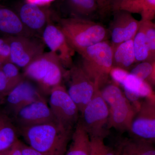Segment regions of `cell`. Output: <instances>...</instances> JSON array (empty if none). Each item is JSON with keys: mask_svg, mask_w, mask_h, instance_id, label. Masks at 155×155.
<instances>
[{"mask_svg": "<svg viewBox=\"0 0 155 155\" xmlns=\"http://www.w3.org/2000/svg\"><path fill=\"white\" fill-rule=\"evenodd\" d=\"M17 128L26 144L45 155H65L74 130L57 120Z\"/></svg>", "mask_w": 155, "mask_h": 155, "instance_id": "obj_1", "label": "cell"}, {"mask_svg": "<svg viewBox=\"0 0 155 155\" xmlns=\"http://www.w3.org/2000/svg\"><path fill=\"white\" fill-rule=\"evenodd\" d=\"M70 46L78 53L98 43L107 40L108 31L90 19L72 17L60 20L58 25Z\"/></svg>", "mask_w": 155, "mask_h": 155, "instance_id": "obj_2", "label": "cell"}, {"mask_svg": "<svg viewBox=\"0 0 155 155\" xmlns=\"http://www.w3.org/2000/svg\"><path fill=\"white\" fill-rule=\"evenodd\" d=\"M54 53H44L24 68L23 76L36 82L43 94L49 95L54 87L62 84L66 71Z\"/></svg>", "mask_w": 155, "mask_h": 155, "instance_id": "obj_3", "label": "cell"}, {"mask_svg": "<svg viewBox=\"0 0 155 155\" xmlns=\"http://www.w3.org/2000/svg\"><path fill=\"white\" fill-rule=\"evenodd\" d=\"M78 54L82 57L81 67L99 89L110 81V72L113 67L110 42L98 43Z\"/></svg>", "mask_w": 155, "mask_h": 155, "instance_id": "obj_4", "label": "cell"}, {"mask_svg": "<svg viewBox=\"0 0 155 155\" xmlns=\"http://www.w3.org/2000/svg\"><path fill=\"white\" fill-rule=\"evenodd\" d=\"M79 121L90 138L104 139L109 133V108L99 89L80 113Z\"/></svg>", "mask_w": 155, "mask_h": 155, "instance_id": "obj_5", "label": "cell"}, {"mask_svg": "<svg viewBox=\"0 0 155 155\" xmlns=\"http://www.w3.org/2000/svg\"><path fill=\"white\" fill-rule=\"evenodd\" d=\"M49 106L58 122L66 127L74 129L79 120V109L63 84L51 91Z\"/></svg>", "mask_w": 155, "mask_h": 155, "instance_id": "obj_6", "label": "cell"}, {"mask_svg": "<svg viewBox=\"0 0 155 155\" xmlns=\"http://www.w3.org/2000/svg\"><path fill=\"white\" fill-rule=\"evenodd\" d=\"M16 12L22 25L33 36L41 38L47 25L52 22L53 13L48 6L25 2L15 6Z\"/></svg>", "mask_w": 155, "mask_h": 155, "instance_id": "obj_7", "label": "cell"}, {"mask_svg": "<svg viewBox=\"0 0 155 155\" xmlns=\"http://www.w3.org/2000/svg\"><path fill=\"white\" fill-rule=\"evenodd\" d=\"M64 78L69 82L68 94L77 106L80 114L99 89L80 65H73L66 71Z\"/></svg>", "mask_w": 155, "mask_h": 155, "instance_id": "obj_8", "label": "cell"}, {"mask_svg": "<svg viewBox=\"0 0 155 155\" xmlns=\"http://www.w3.org/2000/svg\"><path fill=\"white\" fill-rule=\"evenodd\" d=\"M10 48V62L24 69L44 53L46 45L41 38L25 36L6 37Z\"/></svg>", "mask_w": 155, "mask_h": 155, "instance_id": "obj_9", "label": "cell"}, {"mask_svg": "<svg viewBox=\"0 0 155 155\" xmlns=\"http://www.w3.org/2000/svg\"><path fill=\"white\" fill-rule=\"evenodd\" d=\"M128 131L130 137L154 143L155 97L147 98L140 102Z\"/></svg>", "mask_w": 155, "mask_h": 155, "instance_id": "obj_10", "label": "cell"}, {"mask_svg": "<svg viewBox=\"0 0 155 155\" xmlns=\"http://www.w3.org/2000/svg\"><path fill=\"white\" fill-rule=\"evenodd\" d=\"M45 99L38 87L24 78L5 97V111L11 116L25 106Z\"/></svg>", "mask_w": 155, "mask_h": 155, "instance_id": "obj_11", "label": "cell"}, {"mask_svg": "<svg viewBox=\"0 0 155 155\" xmlns=\"http://www.w3.org/2000/svg\"><path fill=\"white\" fill-rule=\"evenodd\" d=\"M41 39L51 51L58 56L64 68L69 69L73 66L72 57L75 51L68 43L59 26L49 22L43 32Z\"/></svg>", "mask_w": 155, "mask_h": 155, "instance_id": "obj_12", "label": "cell"}, {"mask_svg": "<svg viewBox=\"0 0 155 155\" xmlns=\"http://www.w3.org/2000/svg\"><path fill=\"white\" fill-rule=\"evenodd\" d=\"M10 116L17 127H30L56 120L45 99L31 103Z\"/></svg>", "mask_w": 155, "mask_h": 155, "instance_id": "obj_13", "label": "cell"}, {"mask_svg": "<svg viewBox=\"0 0 155 155\" xmlns=\"http://www.w3.org/2000/svg\"><path fill=\"white\" fill-rule=\"evenodd\" d=\"M114 12L115 15L110 27L113 48L123 42L133 39L140 23V20H137L127 11L119 10Z\"/></svg>", "mask_w": 155, "mask_h": 155, "instance_id": "obj_14", "label": "cell"}, {"mask_svg": "<svg viewBox=\"0 0 155 155\" xmlns=\"http://www.w3.org/2000/svg\"><path fill=\"white\" fill-rule=\"evenodd\" d=\"M109 108V129L114 128L122 133L128 131L136 108L125 96Z\"/></svg>", "mask_w": 155, "mask_h": 155, "instance_id": "obj_15", "label": "cell"}, {"mask_svg": "<svg viewBox=\"0 0 155 155\" xmlns=\"http://www.w3.org/2000/svg\"><path fill=\"white\" fill-rule=\"evenodd\" d=\"M122 86L125 96L137 109L140 105L141 98L155 97L152 87L130 72Z\"/></svg>", "mask_w": 155, "mask_h": 155, "instance_id": "obj_16", "label": "cell"}, {"mask_svg": "<svg viewBox=\"0 0 155 155\" xmlns=\"http://www.w3.org/2000/svg\"><path fill=\"white\" fill-rule=\"evenodd\" d=\"M0 33L5 37H34L23 26L14 10L3 5L1 3Z\"/></svg>", "mask_w": 155, "mask_h": 155, "instance_id": "obj_17", "label": "cell"}, {"mask_svg": "<svg viewBox=\"0 0 155 155\" xmlns=\"http://www.w3.org/2000/svg\"><path fill=\"white\" fill-rule=\"evenodd\" d=\"M153 143L140 139L125 137L118 140L115 149L118 155H155Z\"/></svg>", "mask_w": 155, "mask_h": 155, "instance_id": "obj_18", "label": "cell"}, {"mask_svg": "<svg viewBox=\"0 0 155 155\" xmlns=\"http://www.w3.org/2000/svg\"><path fill=\"white\" fill-rule=\"evenodd\" d=\"M18 129L11 116L0 110V153L8 149L19 140Z\"/></svg>", "mask_w": 155, "mask_h": 155, "instance_id": "obj_19", "label": "cell"}, {"mask_svg": "<svg viewBox=\"0 0 155 155\" xmlns=\"http://www.w3.org/2000/svg\"><path fill=\"white\" fill-rule=\"evenodd\" d=\"M119 10L140 14L143 21H152L155 16V0H125L119 5Z\"/></svg>", "mask_w": 155, "mask_h": 155, "instance_id": "obj_20", "label": "cell"}, {"mask_svg": "<svg viewBox=\"0 0 155 155\" xmlns=\"http://www.w3.org/2000/svg\"><path fill=\"white\" fill-rule=\"evenodd\" d=\"M113 48V67L128 69L136 62L133 39L123 42Z\"/></svg>", "mask_w": 155, "mask_h": 155, "instance_id": "obj_21", "label": "cell"}, {"mask_svg": "<svg viewBox=\"0 0 155 155\" xmlns=\"http://www.w3.org/2000/svg\"><path fill=\"white\" fill-rule=\"evenodd\" d=\"M71 143L65 155H89L90 139L78 120L75 125Z\"/></svg>", "mask_w": 155, "mask_h": 155, "instance_id": "obj_22", "label": "cell"}, {"mask_svg": "<svg viewBox=\"0 0 155 155\" xmlns=\"http://www.w3.org/2000/svg\"><path fill=\"white\" fill-rule=\"evenodd\" d=\"M73 17L87 18L98 10L96 0H67Z\"/></svg>", "mask_w": 155, "mask_h": 155, "instance_id": "obj_23", "label": "cell"}, {"mask_svg": "<svg viewBox=\"0 0 155 155\" xmlns=\"http://www.w3.org/2000/svg\"><path fill=\"white\" fill-rule=\"evenodd\" d=\"M140 26L133 39V47L136 61L142 62L149 61V51L143 26L140 20Z\"/></svg>", "mask_w": 155, "mask_h": 155, "instance_id": "obj_24", "label": "cell"}, {"mask_svg": "<svg viewBox=\"0 0 155 155\" xmlns=\"http://www.w3.org/2000/svg\"><path fill=\"white\" fill-rule=\"evenodd\" d=\"M129 72L148 83L152 87L154 86L155 61L140 62Z\"/></svg>", "mask_w": 155, "mask_h": 155, "instance_id": "obj_25", "label": "cell"}, {"mask_svg": "<svg viewBox=\"0 0 155 155\" xmlns=\"http://www.w3.org/2000/svg\"><path fill=\"white\" fill-rule=\"evenodd\" d=\"M99 91L101 95L108 107L113 105L125 97L124 93L120 87L114 81H109L100 89Z\"/></svg>", "mask_w": 155, "mask_h": 155, "instance_id": "obj_26", "label": "cell"}, {"mask_svg": "<svg viewBox=\"0 0 155 155\" xmlns=\"http://www.w3.org/2000/svg\"><path fill=\"white\" fill-rule=\"evenodd\" d=\"M89 155H118L116 149L104 143V139L91 137Z\"/></svg>", "mask_w": 155, "mask_h": 155, "instance_id": "obj_27", "label": "cell"}, {"mask_svg": "<svg viewBox=\"0 0 155 155\" xmlns=\"http://www.w3.org/2000/svg\"><path fill=\"white\" fill-rule=\"evenodd\" d=\"M141 21L149 51L150 61H155V25L152 21Z\"/></svg>", "mask_w": 155, "mask_h": 155, "instance_id": "obj_28", "label": "cell"}, {"mask_svg": "<svg viewBox=\"0 0 155 155\" xmlns=\"http://www.w3.org/2000/svg\"><path fill=\"white\" fill-rule=\"evenodd\" d=\"M0 69L14 87L25 78L19 72V67L12 62L5 63L0 67Z\"/></svg>", "mask_w": 155, "mask_h": 155, "instance_id": "obj_29", "label": "cell"}, {"mask_svg": "<svg viewBox=\"0 0 155 155\" xmlns=\"http://www.w3.org/2000/svg\"><path fill=\"white\" fill-rule=\"evenodd\" d=\"M129 74L126 69L119 67H113L110 72V77L114 83L119 86H122L125 78Z\"/></svg>", "mask_w": 155, "mask_h": 155, "instance_id": "obj_30", "label": "cell"}, {"mask_svg": "<svg viewBox=\"0 0 155 155\" xmlns=\"http://www.w3.org/2000/svg\"><path fill=\"white\" fill-rule=\"evenodd\" d=\"M14 87L0 69V94L5 97Z\"/></svg>", "mask_w": 155, "mask_h": 155, "instance_id": "obj_31", "label": "cell"}, {"mask_svg": "<svg viewBox=\"0 0 155 155\" xmlns=\"http://www.w3.org/2000/svg\"><path fill=\"white\" fill-rule=\"evenodd\" d=\"M21 141L18 140L8 149L0 153V155H23L20 145Z\"/></svg>", "mask_w": 155, "mask_h": 155, "instance_id": "obj_32", "label": "cell"}, {"mask_svg": "<svg viewBox=\"0 0 155 155\" xmlns=\"http://www.w3.org/2000/svg\"><path fill=\"white\" fill-rule=\"evenodd\" d=\"M98 10L101 14H105L111 11V0H96Z\"/></svg>", "mask_w": 155, "mask_h": 155, "instance_id": "obj_33", "label": "cell"}, {"mask_svg": "<svg viewBox=\"0 0 155 155\" xmlns=\"http://www.w3.org/2000/svg\"><path fill=\"white\" fill-rule=\"evenodd\" d=\"M20 145L23 155H45L31 147L28 145L25 144L21 141Z\"/></svg>", "mask_w": 155, "mask_h": 155, "instance_id": "obj_34", "label": "cell"}, {"mask_svg": "<svg viewBox=\"0 0 155 155\" xmlns=\"http://www.w3.org/2000/svg\"><path fill=\"white\" fill-rule=\"evenodd\" d=\"M125 0H111V11L115 12L118 11L119 5Z\"/></svg>", "mask_w": 155, "mask_h": 155, "instance_id": "obj_35", "label": "cell"}, {"mask_svg": "<svg viewBox=\"0 0 155 155\" xmlns=\"http://www.w3.org/2000/svg\"><path fill=\"white\" fill-rule=\"evenodd\" d=\"M7 39L5 37V38H0V51L5 44V43Z\"/></svg>", "mask_w": 155, "mask_h": 155, "instance_id": "obj_36", "label": "cell"}, {"mask_svg": "<svg viewBox=\"0 0 155 155\" xmlns=\"http://www.w3.org/2000/svg\"><path fill=\"white\" fill-rule=\"evenodd\" d=\"M5 97L0 94V107L5 102Z\"/></svg>", "mask_w": 155, "mask_h": 155, "instance_id": "obj_37", "label": "cell"}, {"mask_svg": "<svg viewBox=\"0 0 155 155\" xmlns=\"http://www.w3.org/2000/svg\"></svg>", "mask_w": 155, "mask_h": 155, "instance_id": "obj_38", "label": "cell"}]
</instances>
